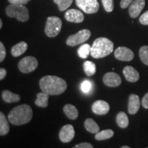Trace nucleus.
<instances>
[{"instance_id": "1", "label": "nucleus", "mask_w": 148, "mask_h": 148, "mask_svg": "<svg viewBox=\"0 0 148 148\" xmlns=\"http://www.w3.org/2000/svg\"><path fill=\"white\" fill-rule=\"evenodd\" d=\"M40 88L42 92L49 95H58L63 93L67 88L66 81L56 75H46L39 82Z\"/></svg>"}, {"instance_id": "2", "label": "nucleus", "mask_w": 148, "mask_h": 148, "mask_svg": "<svg viewBox=\"0 0 148 148\" xmlns=\"http://www.w3.org/2000/svg\"><path fill=\"white\" fill-rule=\"evenodd\" d=\"M33 111L30 106L21 104L12 109L8 114V121L12 124L21 125L26 124L32 120Z\"/></svg>"}, {"instance_id": "3", "label": "nucleus", "mask_w": 148, "mask_h": 148, "mask_svg": "<svg viewBox=\"0 0 148 148\" xmlns=\"http://www.w3.org/2000/svg\"><path fill=\"white\" fill-rule=\"evenodd\" d=\"M112 41L105 37H99L94 40L90 49V55L94 58H101L107 56L113 51Z\"/></svg>"}, {"instance_id": "4", "label": "nucleus", "mask_w": 148, "mask_h": 148, "mask_svg": "<svg viewBox=\"0 0 148 148\" xmlns=\"http://www.w3.org/2000/svg\"><path fill=\"white\" fill-rule=\"evenodd\" d=\"M5 12L9 17L16 18L21 22H26L29 18L28 9L25 5L10 3L5 8Z\"/></svg>"}, {"instance_id": "5", "label": "nucleus", "mask_w": 148, "mask_h": 148, "mask_svg": "<svg viewBox=\"0 0 148 148\" xmlns=\"http://www.w3.org/2000/svg\"><path fill=\"white\" fill-rule=\"evenodd\" d=\"M62 20L57 16H49L46 21L45 32L48 37L53 38L58 36L62 28Z\"/></svg>"}, {"instance_id": "6", "label": "nucleus", "mask_w": 148, "mask_h": 148, "mask_svg": "<svg viewBox=\"0 0 148 148\" xmlns=\"http://www.w3.org/2000/svg\"><path fill=\"white\" fill-rule=\"evenodd\" d=\"M91 32L89 29H84L79 31L78 32L75 34H72L69 36L66 39V45L70 47L78 45L79 44L84 43L90 38Z\"/></svg>"}, {"instance_id": "7", "label": "nucleus", "mask_w": 148, "mask_h": 148, "mask_svg": "<svg viewBox=\"0 0 148 148\" xmlns=\"http://www.w3.org/2000/svg\"><path fill=\"white\" fill-rule=\"evenodd\" d=\"M38 66V60L33 56H26L22 58L18 63L19 71L23 73L34 71Z\"/></svg>"}, {"instance_id": "8", "label": "nucleus", "mask_w": 148, "mask_h": 148, "mask_svg": "<svg viewBox=\"0 0 148 148\" xmlns=\"http://www.w3.org/2000/svg\"><path fill=\"white\" fill-rule=\"evenodd\" d=\"M77 7L86 14L96 13L99 8L97 0H75Z\"/></svg>"}, {"instance_id": "9", "label": "nucleus", "mask_w": 148, "mask_h": 148, "mask_svg": "<svg viewBox=\"0 0 148 148\" xmlns=\"http://www.w3.org/2000/svg\"><path fill=\"white\" fill-rule=\"evenodd\" d=\"M114 57L119 60L131 61L134 58V52L129 48L125 47H119L114 52Z\"/></svg>"}, {"instance_id": "10", "label": "nucleus", "mask_w": 148, "mask_h": 148, "mask_svg": "<svg viewBox=\"0 0 148 148\" xmlns=\"http://www.w3.org/2000/svg\"><path fill=\"white\" fill-rule=\"evenodd\" d=\"M75 136L74 127L71 124L64 125L59 132V138L63 143H69Z\"/></svg>"}, {"instance_id": "11", "label": "nucleus", "mask_w": 148, "mask_h": 148, "mask_svg": "<svg viewBox=\"0 0 148 148\" xmlns=\"http://www.w3.org/2000/svg\"><path fill=\"white\" fill-rule=\"evenodd\" d=\"M103 82L109 87H116L121 84V78L117 73L108 72L103 75Z\"/></svg>"}, {"instance_id": "12", "label": "nucleus", "mask_w": 148, "mask_h": 148, "mask_svg": "<svg viewBox=\"0 0 148 148\" xmlns=\"http://www.w3.org/2000/svg\"><path fill=\"white\" fill-rule=\"evenodd\" d=\"M64 18L66 21L71 23H79L84 21V16L81 11L76 9H70L65 12Z\"/></svg>"}, {"instance_id": "13", "label": "nucleus", "mask_w": 148, "mask_h": 148, "mask_svg": "<svg viewBox=\"0 0 148 148\" xmlns=\"http://www.w3.org/2000/svg\"><path fill=\"white\" fill-rule=\"evenodd\" d=\"M145 5V0H134L129 6L128 12L130 16L133 18L137 17L144 8Z\"/></svg>"}, {"instance_id": "14", "label": "nucleus", "mask_w": 148, "mask_h": 148, "mask_svg": "<svg viewBox=\"0 0 148 148\" xmlns=\"http://www.w3.org/2000/svg\"><path fill=\"white\" fill-rule=\"evenodd\" d=\"M110 106L106 101L103 100H97L92 103V111L98 115H103L109 112Z\"/></svg>"}, {"instance_id": "15", "label": "nucleus", "mask_w": 148, "mask_h": 148, "mask_svg": "<svg viewBox=\"0 0 148 148\" xmlns=\"http://www.w3.org/2000/svg\"><path fill=\"white\" fill-rule=\"evenodd\" d=\"M140 99L136 94H131L129 97L128 108L127 110L130 114H134L138 112L140 108Z\"/></svg>"}, {"instance_id": "16", "label": "nucleus", "mask_w": 148, "mask_h": 148, "mask_svg": "<svg viewBox=\"0 0 148 148\" xmlns=\"http://www.w3.org/2000/svg\"><path fill=\"white\" fill-rule=\"evenodd\" d=\"M125 78L130 82H136L139 79L140 75L138 72L131 66H126L123 70Z\"/></svg>"}, {"instance_id": "17", "label": "nucleus", "mask_w": 148, "mask_h": 148, "mask_svg": "<svg viewBox=\"0 0 148 148\" xmlns=\"http://www.w3.org/2000/svg\"><path fill=\"white\" fill-rule=\"evenodd\" d=\"M28 45L25 41H21L16 44L11 49V54L14 57H18L27 51Z\"/></svg>"}, {"instance_id": "18", "label": "nucleus", "mask_w": 148, "mask_h": 148, "mask_svg": "<svg viewBox=\"0 0 148 148\" xmlns=\"http://www.w3.org/2000/svg\"><path fill=\"white\" fill-rule=\"evenodd\" d=\"M1 97H2L3 100L7 103L17 102L21 99V97L19 95L13 93L8 90H3L1 93Z\"/></svg>"}, {"instance_id": "19", "label": "nucleus", "mask_w": 148, "mask_h": 148, "mask_svg": "<svg viewBox=\"0 0 148 148\" xmlns=\"http://www.w3.org/2000/svg\"><path fill=\"white\" fill-rule=\"evenodd\" d=\"M63 111L66 116L71 120L76 119L78 116V110L71 104H66L63 108Z\"/></svg>"}, {"instance_id": "20", "label": "nucleus", "mask_w": 148, "mask_h": 148, "mask_svg": "<svg viewBox=\"0 0 148 148\" xmlns=\"http://www.w3.org/2000/svg\"><path fill=\"white\" fill-rule=\"evenodd\" d=\"M49 94L45 92H38L36 95V99L35 100V104L38 107L40 108H45L48 106V99H49Z\"/></svg>"}, {"instance_id": "21", "label": "nucleus", "mask_w": 148, "mask_h": 148, "mask_svg": "<svg viewBox=\"0 0 148 148\" xmlns=\"http://www.w3.org/2000/svg\"><path fill=\"white\" fill-rule=\"evenodd\" d=\"M10 131V126L6 118L3 114V112H0V135L4 136L6 135Z\"/></svg>"}, {"instance_id": "22", "label": "nucleus", "mask_w": 148, "mask_h": 148, "mask_svg": "<svg viewBox=\"0 0 148 148\" xmlns=\"http://www.w3.org/2000/svg\"><path fill=\"white\" fill-rule=\"evenodd\" d=\"M116 121L117 125L121 128H125L129 124V119L127 114L123 112H120L117 114L116 117Z\"/></svg>"}, {"instance_id": "23", "label": "nucleus", "mask_w": 148, "mask_h": 148, "mask_svg": "<svg viewBox=\"0 0 148 148\" xmlns=\"http://www.w3.org/2000/svg\"><path fill=\"white\" fill-rule=\"evenodd\" d=\"M84 127L86 130L90 132V133L96 134L99 132V126L97 123L92 119H87L84 121Z\"/></svg>"}, {"instance_id": "24", "label": "nucleus", "mask_w": 148, "mask_h": 148, "mask_svg": "<svg viewBox=\"0 0 148 148\" xmlns=\"http://www.w3.org/2000/svg\"><path fill=\"white\" fill-rule=\"evenodd\" d=\"M114 135L113 130L110 129L104 130H101L100 132H98L96 133L95 138L97 140H107L109 138H112Z\"/></svg>"}, {"instance_id": "25", "label": "nucleus", "mask_w": 148, "mask_h": 148, "mask_svg": "<svg viewBox=\"0 0 148 148\" xmlns=\"http://www.w3.org/2000/svg\"><path fill=\"white\" fill-rule=\"evenodd\" d=\"M84 71L86 75L88 76H92L96 73V65L94 62L91 61H86L83 64Z\"/></svg>"}, {"instance_id": "26", "label": "nucleus", "mask_w": 148, "mask_h": 148, "mask_svg": "<svg viewBox=\"0 0 148 148\" xmlns=\"http://www.w3.org/2000/svg\"><path fill=\"white\" fill-rule=\"evenodd\" d=\"M90 49H91V47L89 44L85 43L81 45L80 47L77 49V53L79 58H86L89 55L90 52Z\"/></svg>"}, {"instance_id": "27", "label": "nucleus", "mask_w": 148, "mask_h": 148, "mask_svg": "<svg viewBox=\"0 0 148 148\" xmlns=\"http://www.w3.org/2000/svg\"><path fill=\"white\" fill-rule=\"evenodd\" d=\"M56 4L58 5L59 10L64 11L71 5L73 0H53Z\"/></svg>"}, {"instance_id": "28", "label": "nucleus", "mask_w": 148, "mask_h": 148, "mask_svg": "<svg viewBox=\"0 0 148 148\" xmlns=\"http://www.w3.org/2000/svg\"><path fill=\"white\" fill-rule=\"evenodd\" d=\"M139 57L142 62L148 65V46H142L139 49Z\"/></svg>"}, {"instance_id": "29", "label": "nucleus", "mask_w": 148, "mask_h": 148, "mask_svg": "<svg viewBox=\"0 0 148 148\" xmlns=\"http://www.w3.org/2000/svg\"><path fill=\"white\" fill-rule=\"evenodd\" d=\"M101 2L107 12H110L114 10L113 0H101Z\"/></svg>"}, {"instance_id": "30", "label": "nucleus", "mask_w": 148, "mask_h": 148, "mask_svg": "<svg viewBox=\"0 0 148 148\" xmlns=\"http://www.w3.org/2000/svg\"><path fill=\"white\" fill-rule=\"evenodd\" d=\"M92 88V83L88 80L83 81L81 84V90L84 93H88Z\"/></svg>"}, {"instance_id": "31", "label": "nucleus", "mask_w": 148, "mask_h": 148, "mask_svg": "<svg viewBox=\"0 0 148 148\" xmlns=\"http://www.w3.org/2000/svg\"><path fill=\"white\" fill-rule=\"evenodd\" d=\"M6 56V50L2 42H0V62H2Z\"/></svg>"}, {"instance_id": "32", "label": "nucleus", "mask_w": 148, "mask_h": 148, "mask_svg": "<svg viewBox=\"0 0 148 148\" xmlns=\"http://www.w3.org/2000/svg\"><path fill=\"white\" fill-rule=\"evenodd\" d=\"M139 22L142 25H148V10L140 16Z\"/></svg>"}, {"instance_id": "33", "label": "nucleus", "mask_w": 148, "mask_h": 148, "mask_svg": "<svg viewBox=\"0 0 148 148\" xmlns=\"http://www.w3.org/2000/svg\"><path fill=\"white\" fill-rule=\"evenodd\" d=\"M134 0H121V2H120V6L121 8L125 9L130 6V5L132 3V1Z\"/></svg>"}, {"instance_id": "34", "label": "nucleus", "mask_w": 148, "mask_h": 148, "mask_svg": "<svg viewBox=\"0 0 148 148\" xmlns=\"http://www.w3.org/2000/svg\"><path fill=\"white\" fill-rule=\"evenodd\" d=\"M30 0H8V1L10 3H14V4H21V5H25Z\"/></svg>"}, {"instance_id": "35", "label": "nucleus", "mask_w": 148, "mask_h": 148, "mask_svg": "<svg viewBox=\"0 0 148 148\" xmlns=\"http://www.w3.org/2000/svg\"><path fill=\"white\" fill-rule=\"evenodd\" d=\"M75 148H92L93 147V146L89 143H81L75 145Z\"/></svg>"}, {"instance_id": "36", "label": "nucleus", "mask_w": 148, "mask_h": 148, "mask_svg": "<svg viewBox=\"0 0 148 148\" xmlns=\"http://www.w3.org/2000/svg\"><path fill=\"white\" fill-rule=\"evenodd\" d=\"M142 106H143V108L146 109H148V92L144 95V97L142 99Z\"/></svg>"}, {"instance_id": "37", "label": "nucleus", "mask_w": 148, "mask_h": 148, "mask_svg": "<svg viewBox=\"0 0 148 148\" xmlns=\"http://www.w3.org/2000/svg\"><path fill=\"white\" fill-rule=\"evenodd\" d=\"M7 75V71L5 69H3V68H1L0 69V79L1 80H2Z\"/></svg>"}, {"instance_id": "38", "label": "nucleus", "mask_w": 148, "mask_h": 148, "mask_svg": "<svg viewBox=\"0 0 148 148\" xmlns=\"http://www.w3.org/2000/svg\"><path fill=\"white\" fill-rule=\"evenodd\" d=\"M2 25H3V22H2V20L0 19V29L2 28Z\"/></svg>"}, {"instance_id": "39", "label": "nucleus", "mask_w": 148, "mask_h": 148, "mask_svg": "<svg viewBox=\"0 0 148 148\" xmlns=\"http://www.w3.org/2000/svg\"><path fill=\"white\" fill-rule=\"evenodd\" d=\"M121 148H130V147H129V146H125V145H123V146H122Z\"/></svg>"}]
</instances>
